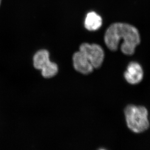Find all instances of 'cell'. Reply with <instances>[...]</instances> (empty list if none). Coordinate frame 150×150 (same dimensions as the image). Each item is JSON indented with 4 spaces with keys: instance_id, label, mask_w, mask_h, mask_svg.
Returning a JSON list of instances; mask_svg holds the SVG:
<instances>
[{
    "instance_id": "obj_4",
    "label": "cell",
    "mask_w": 150,
    "mask_h": 150,
    "mask_svg": "<svg viewBox=\"0 0 150 150\" xmlns=\"http://www.w3.org/2000/svg\"><path fill=\"white\" fill-rule=\"evenodd\" d=\"M124 77L128 83L136 85L139 83L143 78V71L139 63L131 62L127 66L124 73Z\"/></svg>"
},
{
    "instance_id": "obj_9",
    "label": "cell",
    "mask_w": 150,
    "mask_h": 150,
    "mask_svg": "<svg viewBox=\"0 0 150 150\" xmlns=\"http://www.w3.org/2000/svg\"><path fill=\"white\" fill-rule=\"evenodd\" d=\"M1 4V0H0V4Z\"/></svg>"
},
{
    "instance_id": "obj_2",
    "label": "cell",
    "mask_w": 150,
    "mask_h": 150,
    "mask_svg": "<svg viewBox=\"0 0 150 150\" xmlns=\"http://www.w3.org/2000/svg\"><path fill=\"white\" fill-rule=\"evenodd\" d=\"M125 115L128 127L134 133H140L149 128L148 112L144 106L128 105L125 108Z\"/></svg>"
},
{
    "instance_id": "obj_8",
    "label": "cell",
    "mask_w": 150,
    "mask_h": 150,
    "mask_svg": "<svg viewBox=\"0 0 150 150\" xmlns=\"http://www.w3.org/2000/svg\"><path fill=\"white\" fill-rule=\"evenodd\" d=\"M41 74L46 78H52L58 72V68L55 63L51 61L41 69Z\"/></svg>"
},
{
    "instance_id": "obj_5",
    "label": "cell",
    "mask_w": 150,
    "mask_h": 150,
    "mask_svg": "<svg viewBox=\"0 0 150 150\" xmlns=\"http://www.w3.org/2000/svg\"><path fill=\"white\" fill-rule=\"evenodd\" d=\"M72 59L74 68L78 72L83 74H88L93 71V66L81 51L75 52Z\"/></svg>"
},
{
    "instance_id": "obj_3",
    "label": "cell",
    "mask_w": 150,
    "mask_h": 150,
    "mask_svg": "<svg viewBox=\"0 0 150 150\" xmlns=\"http://www.w3.org/2000/svg\"><path fill=\"white\" fill-rule=\"evenodd\" d=\"M79 51L88 58L94 69H98L102 66L105 57V52L100 45L83 43L80 46Z\"/></svg>"
},
{
    "instance_id": "obj_6",
    "label": "cell",
    "mask_w": 150,
    "mask_h": 150,
    "mask_svg": "<svg viewBox=\"0 0 150 150\" xmlns=\"http://www.w3.org/2000/svg\"><path fill=\"white\" fill-rule=\"evenodd\" d=\"M103 23L102 18L96 12H89L85 18L84 25L87 30L94 31L98 30Z\"/></svg>"
},
{
    "instance_id": "obj_7",
    "label": "cell",
    "mask_w": 150,
    "mask_h": 150,
    "mask_svg": "<svg viewBox=\"0 0 150 150\" xmlns=\"http://www.w3.org/2000/svg\"><path fill=\"white\" fill-rule=\"evenodd\" d=\"M50 61V54L48 51L41 50L38 51L34 55L33 63L35 68L41 70Z\"/></svg>"
},
{
    "instance_id": "obj_1",
    "label": "cell",
    "mask_w": 150,
    "mask_h": 150,
    "mask_svg": "<svg viewBox=\"0 0 150 150\" xmlns=\"http://www.w3.org/2000/svg\"><path fill=\"white\" fill-rule=\"evenodd\" d=\"M123 42L120 49L123 54L131 55L140 42V35L136 27L126 23H116L111 24L105 33V44L109 50H117L121 40Z\"/></svg>"
}]
</instances>
